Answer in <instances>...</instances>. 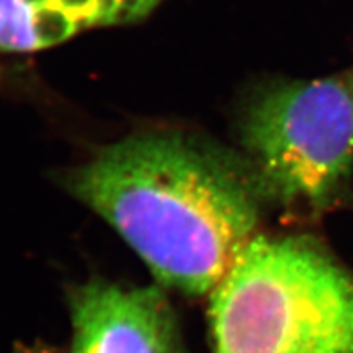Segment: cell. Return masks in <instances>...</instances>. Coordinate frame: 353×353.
I'll return each instance as SVG.
<instances>
[{
  "instance_id": "1",
  "label": "cell",
  "mask_w": 353,
  "mask_h": 353,
  "mask_svg": "<svg viewBox=\"0 0 353 353\" xmlns=\"http://www.w3.org/2000/svg\"><path fill=\"white\" fill-rule=\"evenodd\" d=\"M69 188L159 283L188 294L211 293L259 234L255 180L179 136L110 145L70 175Z\"/></svg>"
},
{
  "instance_id": "5",
  "label": "cell",
  "mask_w": 353,
  "mask_h": 353,
  "mask_svg": "<svg viewBox=\"0 0 353 353\" xmlns=\"http://www.w3.org/2000/svg\"><path fill=\"white\" fill-rule=\"evenodd\" d=\"M81 26L59 0H0V50L38 51L65 41Z\"/></svg>"
},
{
  "instance_id": "7",
  "label": "cell",
  "mask_w": 353,
  "mask_h": 353,
  "mask_svg": "<svg viewBox=\"0 0 353 353\" xmlns=\"http://www.w3.org/2000/svg\"><path fill=\"white\" fill-rule=\"evenodd\" d=\"M26 353H34V352H26Z\"/></svg>"
},
{
  "instance_id": "3",
  "label": "cell",
  "mask_w": 353,
  "mask_h": 353,
  "mask_svg": "<svg viewBox=\"0 0 353 353\" xmlns=\"http://www.w3.org/2000/svg\"><path fill=\"white\" fill-rule=\"evenodd\" d=\"M244 143L260 193L325 206L353 165V87L334 79L273 87L250 108Z\"/></svg>"
},
{
  "instance_id": "2",
  "label": "cell",
  "mask_w": 353,
  "mask_h": 353,
  "mask_svg": "<svg viewBox=\"0 0 353 353\" xmlns=\"http://www.w3.org/2000/svg\"><path fill=\"white\" fill-rule=\"evenodd\" d=\"M210 321L214 353H353V273L307 237L257 234Z\"/></svg>"
},
{
  "instance_id": "4",
  "label": "cell",
  "mask_w": 353,
  "mask_h": 353,
  "mask_svg": "<svg viewBox=\"0 0 353 353\" xmlns=\"http://www.w3.org/2000/svg\"><path fill=\"white\" fill-rule=\"evenodd\" d=\"M72 353H182L172 309L157 286L92 281L70 294Z\"/></svg>"
},
{
  "instance_id": "6",
  "label": "cell",
  "mask_w": 353,
  "mask_h": 353,
  "mask_svg": "<svg viewBox=\"0 0 353 353\" xmlns=\"http://www.w3.org/2000/svg\"><path fill=\"white\" fill-rule=\"evenodd\" d=\"M59 3L83 28L130 23L148 15L159 0H59Z\"/></svg>"
}]
</instances>
